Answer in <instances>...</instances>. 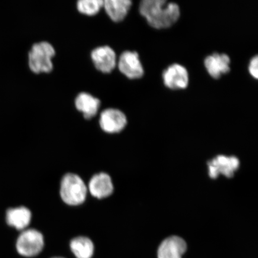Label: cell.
<instances>
[{
    "label": "cell",
    "instance_id": "6da1fadb",
    "mask_svg": "<svg viewBox=\"0 0 258 258\" xmlns=\"http://www.w3.org/2000/svg\"><path fill=\"white\" fill-rule=\"evenodd\" d=\"M140 12L148 25L157 30L172 27L180 15L178 5L165 0H143L140 3Z\"/></svg>",
    "mask_w": 258,
    "mask_h": 258
},
{
    "label": "cell",
    "instance_id": "7a4b0ae2",
    "mask_svg": "<svg viewBox=\"0 0 258 258\" xmlns=\"http://www.w3.org/2000/svg\"><path fill=\"white\" fill-rule=\"evenodd\" d=\"M88 189L81 177L69 173L64 175L60 182V196L66 204L78 206L85 201Z\"/></svg>",
    "mask_w": 258,
    "mask_h": 258
},
{
    "label": "cell",
    "instance_id": "3957f363",
    "mask_svg": "<svg viewBox=\"0 0 258 258\" xmlns=\"http://www.w3.org/2000/svg\"><path fill=\"white\" fill-rule=\"evenodd\" d=\"M55 54L52 45L43 41L32 46L28 55L30 70L35 74L48 73L53 70L52 58Z\"/></svg>",
    "mask_w": 258,
    "mask_h": 258
},
{
    "label": "cell",
    "instance_id": "277c9868",
    "mask_svg": "<svg viewBox=\"0 0 258 258\" xmlns=\"http://www.w3.org/2000/svg\"><path fill=\"white\" fill-rule=\"evenodd\" d=\"M44 237L35 229L24 230L16 241V249L21 255L32 257L39 254L44 247Z\"/></svg>",
    "mask_w": 258,
    "mask_h": 258
},
{
    "label": "cell",
    "instance_id": "5b68a950",
    "mask_svg": "<svg viewBox=\"0 0 258 258\" xmlns=\"http://www.w3.org/2000/svg\"><path fill=\"white\" fill-rule=\"evenodd\" d=\"M208 165L211 178H217L220 174L230 178L239 167L240 161L234 156H218L209 161Z\"/></svg>",
    "mask_w": 258,
    "mask_h": 258
},
{
    "label": "cell",
    "instance_id": "8992f818",
    "mask_svg": "<svg viewBox=\"0 0 258 258\" xmlns=\"http://www.w3.org/2000/svg\"><path fill=\"white\" fill-rule=\"evenodd\" d=\"M163 80L164 86L171 90L185 89L189 84L188 71L181 64L174 63L164 71Z\"/></svg>",
    "mask_w": 258,
    "mask_h": 258
},
{
    "label": "cell",
    "instance_id": "52a82bcc",
    "mask_svg": "<svg viewBox=\"0 0 258 258\" xmlns=\"http://www.w3.org/2000/svg\"><path fill=\"white\" fill-rule=\"evenodd\" d=\"M118 67L120 72L129 79H139L144 74L143 64L136 51H124L119 59Z\"/></svg>",
    "mask_w": 258,
    "mask_h": 258
},
{
    "label": "cell",
    "instance_id": "ba28073f",
    "mask_svg": "<svg viewBox=\"0 0 258 258\" xmlns=\"http://www.w3.org/2000/svg\"><path fill=\"white\" fill-rule=\"evenodd\" d=\"M127 123V118L124 113L117 109H106L102 112L100 117V126L108 134L119 133L126 126Z\"/></svg>",
    "mask_w": 258,
    "mask_h": 258
},
{
    "label": "cell",
    "instance_id": "9c48e42d",
    "mask_svg": "<svg viewBox=\"0 0 258 258\" xmlns=\"http://www.w3.org/2000/svg\"><path fill=\"white\" fill-rule=\"evenodd\" d=\"M91 57L96 69L103 73H111L117 63L115 51L109 46L96 48L92 51Z\"/></svg>",
    "mask_w": 258,
    "mask_h": 258
},
{
    "label": "cell",
    "instance_id": "30bf717a",
    "mask_svg": "<svg viewBox=\"0 0 258 258\" xmlns=\"http://www.w3.org/2000/svg\"><path fill=\"white\" fill-rule=\"evenodd\" d=\"M204 64L208 74L214 79L230 72V57L225 53H213L205 58Z\"/></svg>",
    "mask_w": 258,
    "mask_h": 258
},
{
    "label": "cell",
    "instance_id": "8fae6325",
    "mask_svg": "<svg viewBox=\"0 0 258 258\" xmlns=\"http://www.w3.org/2000/svg\"><path fill=\"white\" fill-rule=\"evenodd\" d=\"M187 249L186 242L178 236H171L162 241L158 249V258H182Z\"/></svg>",
    "mask_w": 258,
    "mask_h": 258
},
{
    "label": "cell",
    "instance_id": "7c38bea8",
    "mask_svg": "<svg viewBox=\"0 0 258 258\" xmlns=\"http://www.w3.org/2000/svg\"><path fill=\"white\" fill-rule=\"evenodd\" d=\"M90 194L95 198L102 199L110 196L114 191V186L110 176L100 173L93 176L89 183Z\"/></svg>",
    "mask_w": 258,
    "mask_h": 258
},
{
    "label": "cell",
    "instance_id": "4fadbf2b",
    "mask_svg": "<svg viewBox=\"0 0 258 258\" xmlns=\"http://www.w3.org/2000/svg\"><path fill=\"white\" fill-rule=\"evenodd\" d=\"M31 212L24 206L10 208L6 212V220L11 227L18 230H24L30 224Z\"/></svg>",
    "mask_w": 258,
    "mask_h": 258
},
{
    "label": "cell",
    "instance_id": "5bb4252c",
    "mask_svg": "<svg viewBox=\"0 0 258 258\" xmlns=\"http://www.w3.org/2000/svg\"><path fill=\"white\" fill-rule=\"evenodd\" d=\"M75 105L76 108L83 113L84 117L89 120L98 113L101 101L89 93L83 92L77 96Z\"/></svg>",
    "mask_w": 258,
    "mask_h": 258
},
{
    "label": "cell",
    "instance_id": "9a60e30c",
    "mask_svg": "<svg viewBox=\"0 0 258 258\" xmlns=\"http://www.w3.org/2000/svg\"><path fill=\"white\" fill-rule=\"evenodd\" d=\"M132 5L130 0H105L103 7L112 21L119 22L126 17Z\"/></svg>",
    "mask_w": 258,
    "mask_h": 258
},
{
    "label": "cell",
    "instance_id": "2e32d148",
    "mask_svg": "<svg viewBox=\"0 0 258 258\" xmlns=\"http://www.w3.org/2000/svg\"><path fill=\"white\" fill-rule=\"evenodd\" d=\"M71 249L77 258H91L94 252V245L90 238L78 237L71 241Z\"/></svg>",
    "mask_w": 258,
    "mask_h": 258
},
{
    "label": "cell",
    "instance_id": "e0dca14e",
    "mask_svg": "<svg viewBox=\"0 0 258 258\" xmlns=\"http://www.w3.org/2000/svg\"><path fill=\"white\" fill-rule=\"evenodd\" d=\"M104 6L102 0H80L77 2V9L81 14L93 16L100 11Z\"/></svg>",
    "mask_w": 258,
    "mask_h": 258
},
{
    "label": "cell",
    "instance_id": "ac0fdd59",
    "mask_svg": "<svg viewBox=\"0 0 258 258\" xmlns=\"http://www.w3.org/2000/svg\"><path fill=\"white\" fill-rule=\"evenodd\" d=\"M249 74L251 76L253 77L254 79H257L258 78V57L255 56L251 58L249 64Z\"/></svg>",
    "mask_w": 258,
    "mask_h": 258
},
{
    "label": "cell",
    "instance_id": "d6986e66",
    "mask_svg": "<svg viewBox=\"0 0 258 258\" xmlns=\"http://www.w3.org/2000/svg\"><path fill=\"white\" fill-rule=\"evenodd\" d=\"M53 258H63V257H53Z\"/></svg>",
    "mask_w": 258,
    "mask_h": 258
}]
</instances>
